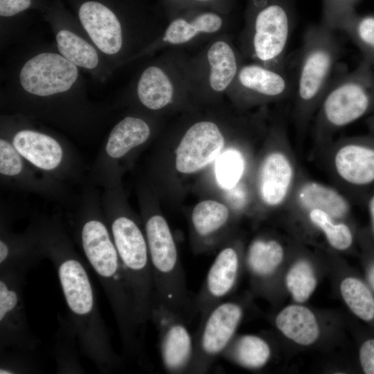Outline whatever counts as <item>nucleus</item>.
I'll use <instances>...</instances> for the list:
<instances>
[{
	"instance_id": "f8f14e48",
	"label": "nucleus",
	"mask_w": 374,
	"mask_h": 374,
	"mask_svg": "<svg viewBox=\"0 0 374 374\" xmlns=\"http://www.w3.org/2000/svg\"><path fill=\"white\" fill-rule=\"evenodd\" d=\"M241 64L232 42L225 37H215L197 57L190 58V89H205L217 94L227 91Z\"/></svg>"
},
{
	"instance_id": "bb28decb",
	"label": "nucleus",
	"mask_w": 374,
	"mask_h": 374,
	"mask_svg": "<svg viewBox=\"0 0 374 374\" xmlns=\"http://www.w3.org/2000/svg\"><path fill=\"white\" fill-rule=\"evenodd\" d=\"M336 30L344 33L359 49L362 60L374 66V15L355 11L338 24Z\"/></svg>"
},
{
	"instance_id": "2eb2a0df",
	"label": "nucleus",
	"mask_w": 374,
	"mask_h": 374,
	"mask_svg": "<svg viewBox=\"0 0 374 374\" xmlns=\"http://www.w3.org/2000/svg\"><path fill=\"white\" fill-rule=\"evenodd\" d=\"M224 145V136L215 123L208 120L195 123L177 148V170L185 174L199 170L218 157Z\"/></svg>"
},
{
	"instance_id": "39448f33",
	"label": "nucleus",
	"mask_w": 374,
	"mask_h": 374,
	"mask_svg": "<svg viewBox=\"0 0 374 374\" xmlns=\"http://www.w3.org/2000/svg\"><path fill=\"white\" fill-rule=\"evenodd\" d=\"M319 127L336 130L374 109V66L362 60L353 69L334 75L319 105Z\"/></svg>"
},
{
	"instance_id": "393cba45",
	"label": "nucleus",
	"mask_w": 374,
	"mask_h": 374,
	"mask_svg": "<svg viewBox=\"0 0 374 374\" xmlns=\"http://www.w3.org/2000/svg\"><path fill=\"white\" fill-rule=\"evenodd\" d=\"M271 356L269 344L260 336H235L222 357L245 368L257 369L264 366Z\"/></svg>"
},
{
	"instance_id": "cd10ccee",
	"label": "nucleus",
	"mask_w": 374,
	"mask_h": 374,
	"mask_svg": "<svg viewBox=\"0 0 374 374\" xmlns=\"http://www.w3.org/2000/svg\"><path fill=\"white\" fill-rule=\"evenodd\" d=\"M342 297L350 310L360 319L374 323V291L357 277L346 278L340 286Z\"/></svg>"
},
{
	"instance_id": "412c9836",
	"label": "nucleus",
	"mask_w": 374,
	"mask_h": 374,
	"mask_svg": "<svg viewBox=\"0 0 374 374\" xmlns=\"http://www.w3.org/2000/svg\"><path fill=\"white\" fill-rule=\"evenodd\" d=\"M277 328L287 338L301 345H310L319 337L316 318L306 307L291 305L283 309L276 317Z\"/></svg>"
},
{
	"instance_id": "aec40b11",
	"label": "nucleus",
	"mask_w": 374,
	"mask_h": 374,
	"mask_svg": "<svg viewBox=\"0 0 374 374\" xmlns=\"http://www.w3.org/2000/svg\"><path fill=\"white\" fill-rule=\"evenodd\" d=\"M229 220V209L222 203L211 199L198 203L191 215L193 231L199 240L198 248L202 250L213 245Z\"/></svg>"
},
{
	"instance_id": "e433bc0d",
	"label": "nucleus",
	"mask_w": 374,
	"mask_h": 374,
	"mask_svg": "<svg viewBox=\"0 0 374 374\" xmlns=\"http://www.w3.org/2000/svg\"><path fill=\"white\" fill-rule=\"evenodd\" d=\"M31 0H0V15L10 17L28 9Z\"/></svg>"
},
{
	"instance_id": "423d86ee",
	"label": "nucleus",
	"mask_w": 374,
	"mask_h": 374,
	"mask_svg": "<svg viewBox=\"0 0 374 374\" xmlns=\"http://www.w3.org/2000/svg\"><path fill=\"white\" fill-rule=\"evenodd\" d=\"M78 19L87 36L101 54L112 60H126L151 46L154 41L128 30L118 15L105 4L93 0L83 2Z\"/></svg>"
},
{
	"instance_id": "4be33fe9",
	"label": "nucleus",
	"mask_w": 374,
	"mask_h": 374,
	"mask_svg": "<svg viewBox=\"0 0 374 374\" xmlns=\"http://www.w3.org/2000/svg\"><path fill=\"white\" fill-rule=\"evenodd\" d=\"M57 51L79 68L94 71L100 65L103 55L89 38L78 32L62 28L55 31Z\"/></svg>"
},
{
	"instance_id": "ea45409f",
	"label": "nucleus",
	"mask_w": 374,
	"mask_h": 374,
	"mask_svg": "<svg viewBox=\"0 0 374 374\" xmlns=\"http://www.w3.org/2000/svg\"><path fill=\"white\" fill-rule=\"evenodd\" d=\"M368 210L371 219V226L373 232L374 233V194L372 195L368 199Z\"/></svg>"
},
{
	"instance_id": "c9c22d12",
	"label": "nucleus",
	"mask_w": 374,
	"mask_h": 374,
	"mask_svg": "<svg viewBox=\"0 0 374 374\" xmlns=\"http://www.w3.org/2000/svg\"><path fill=\"white\" fill-rule=\"evenodd\" d=\"M359 362L366 374H374V337L366 339L359 350Z\"/></svg>"
},
{
	"instance_id": "c756f323",
	"label": "nucleus",
	"mask_w": 374,
	"mask_h": 374,
	"mask_svg": "<svg viewBox=\"0 0 374 374\" xmlns=\"http://www.w3.org/2000/svg\"><path fill=\"white\" fill-rule=\"evenodd\" d=\"M308 215L310 221L323 231L332 247L345 250L352 245L353 235L346 224L336 222L334 217L321 210H310Z\"/></svg>"
},
{
	"instance_id": "473e14b6",
	"label": "nucleus",
	"mask_w": 374,
	"mask_h": 374,
	"mask_svg": "<svg viewBox=\"0 0 374 374\" xmlns=\"http://www.w3.org/2000/svg\"><path fill=\"white\" fill-rule=\"evenodd\" d=\"M360 0H322L321 23L336 30L338 24L355 10ZM337 31V30H336Z\"/></svg>"
},
{
	"instance_id": "1a4fd4ad",
	"label": "nucleus",
	"mask_w": 374,
	"mask_h": 374,
	"mask_svg": "<svg viewBox=\"0 0 374 374\" xmlns=\"http://www.w3.org/2000/svg\"><path fill=\"white\" fill-rule=\"evenodd\" d=\"M180 53L169 51L140 73L136 94L145 107L163 109L173 102L178 91L190 89V58Z\"/></svg>"
},
{
	"instance_id": "72a5a7b5",
	"label": "nucleus",
	"mask_w": 374,
	"mask_h": 374,
	"mask_svg": "<svg viewBox=\"0 0 374 374\" xmlns=\"http://www.w3.org/2000/svg\"><path fill=\"white\" fill-rule=\"evenodd\" d=\"M19 152L6 140H0V172L3 175H18L22 169Z\"/></svg>"
},
{
	"instance_id": "7ed1b4c3",
	"label": "nucleus",
	"mask_w": 374,
	"mask_h": 374,
	"mask_svg": "<svg viewBox=\"0 0 374 374\" xmlns=\"http://www.w3.org/2000/svg\"><path fill=\"white\" fill-rule=\"evenodd\" d=\"M295 0H252L253 12L242 36L244 53L253 62L285 69L295 20Z\"/></svg>"
},
{
	"instance_id": "9d476101",
	"label": "nucleus",
	"mask_w": 374,
	"mask_h": 374,
	"mask_svg": "<svg viewBox=\"0 0 374 374\" xmlns=\"http://www.w3.org/2000/svg\"><path fill=\"white\" fill-rule=\"evenodd\" d=\"M187 317L153 296L150 319L159 335L163 366L169 373H190L195 353V340L187 326Z\"/></svg>"
},
{
	"instance_id": "6e6552de",
	"label": "nucleus",
	"mask_w": 374,
	"mask_h": 374,
	"mask_svg": "<svg viewBox=\"0 0 374 374\" xmlns=\"http://www.w3.org/2000/svg\"><path fill=\"white\" fill-rule=\"evenodd\" d=\"M79 69L58 51H40L20 65L15 85L25 93L37 98L64 94L80 83Z\"/></svg>"
},
{
	"instance_id": "f3484780",
	"label": "nucleus",
	"mask_w": 374,
	"mask_h": 374,
	"mask_svg": "<svg viewBox=\"0 0 374 374\" xmlns=\"http://www.w3.org/2000/svg\"><path fill=\"white\" fill-rule=\"evenodd\" d=\"M294 171L288 157L273 152L264 159L260 170L258 188L263 202L269 206L281 204L290 192Z\"/></svg>"
},
{
	"instance_id": "5701e85b",
	"label": "nucleus",
	"mask_w": 374,
	"mask_h": 374,
	"mask_svg": "<svg viewBox=\"0 0 374 374\" xmlns=\"http://www.w3.org/2000/svg\"><path fill=\"white\" fill-rule=\"evenodd\" d=\"M297 199L307 211L321 210L335 219L343 217L349 210L348 202L341 193L316 181L305 183L299 190Z\"/></svg>"
},
{
	"instance_id": "a878e982",
	"label": "nucleus",
	"mask_w": 374,
	"mask_h": 374,
	"mask_svg": "<svg viewBox=\"0 0 374 374\" xmlns=\"http://www.w3.org/2000/svg\"><path fill=\"white\" fill-rule=\"evenodd\" d=\"M283 249L276 240L256 239L247 251L246 265L255 278L266 280L276 272L283 259Z\"/></svg>"
},
{
	"instance_id": "0eeeda50",
	"label": "nucleus",
	"mask_w": 374,
	"mask_h": 374,
	"mask_svg": "<svg viewBox=\"0 0 374 374\" xmlns=\"http://www.w3.org/2000/svg\"><path fill=\"white\" fill-rule=\"evenodd\" d=\"M243 316L244 308L238 300L225 299L200 319L190 373L209 371L235 337Z\"/></svg>"
},
{
	"instance_id": "6ab92c4d",
	"label": "nucleus",
	"mask_w": 374,
	"mask_h": 374,
	"mask_svg": "<svg viewBox=\"0 0 374 374\" xmlns=\"http://www.w3.org/2000/svg\"><path fill=\"white\" fill-rule=\"evenodd\" d=\"M12 143L23 157L44 170L55 168L62 159V149L59 143L53 137L37 131H19L14 136Z\"/></svg>"
},
{
	"instance_id": "58836bf2",
	"label": "nucleus",
	"mask_w": 374,
	"mask_h": 374,
	"mask_svg": "<svg viewBox=\"0 0 374 374\" xmlns=\"http://www.w3.org/2000/svg\"><path fill=\"white\" fill-rule=\"evenodd\" d=\"M366 277L368 285L374 291V260L368 265L366 269Z\"/></svg>"
},
{
	"instance_id": "f704fd0d",
	"label": "nucleus",
	"mask_w": 374,
	"mask_h": 374,
	"mask_svg": "<svg viewBox=\"0 0 374 374\" xmlns=\"http://www.w3.org/2000/svg\"><path fill=\"white\" fill-rule=\"evenodd\" d=\"M0 374L26 373L35 371V364L21 355H2Z\"/></svg>"
},
{
	"instance_id": "f257e3e1",
	"label": "nucleus",
	"mask_w": 374,
	"mask_h": 374,
	"mask_svg": "<svg viewBox=\"0 0 374 374\" xmlns=\"http://www.w3.org/2000/svg\"><path fill=\"white\" fill-rule=\"evenodd\" d=\"M56 269L71 322L82 353L102 372L113 371L121 359L114 350L98 310L85 265L64 247L46 248Z\"/></svg>"
},
{
	"instance_id": "20e7f679",
	"label": "nucleus",
	"mask_w": 374,
	"mask_h": 374,
	"mask_svg": "<svg viewBox=\"0 0 374 374\" xmlns=\"http://www.w3.org/2000/svg\"><path fill=\"white\" fill-rule=\"evenodd\" d=\"M154 283V296L187 318L193 314V301L186 286L184 271L169 225L160 215L145 222Z\"/></svg>"
},
{
	"instance_id": "7c9ffc66",
	"label": "nucleus",
	"mask_w": 374,
	"mask_h": 374,
	"mask_svg": "<svg viewBox=\"0 0 374 374\" xmlns=\"http://www.w3.org/2000/svg\"><path fill=\"white\" fill-rule=\"evenodd\" d=\"M285 283L294 300L303 303L314 292L317 280L311 265L306 261L301 260L290 269Z\"/></svg>"
},
{
	"instance_id": "a19ab883",
	"label": "nucleus",
	"mask_w": 374,
	"mask_h": 374,
	"mask_svg": "<svg viewBox=\"0 0 374 374\" xmlns=\"http://www.w3.org/2000/svg\"><path fill=\"white\" fill-rule=\"evenodd\" d=\"M197 1H210V0H197Z\"/></svg>"
},
{
	"instance_id": "2f4dec72",
	"label": "nucleus",
	"mask_w": 374,
	"mask_h": 374,
	"mask_svg": "<svg viewBox=\"0 0 374 374\" xmlns=\"http://www.w3.org/2000/svg\"><path fill=\"white\" fill-rule=\"evenodd\" d=\"M243 170V160L236 150H229L217 157L215 175L218 184L229 189L235 186Z\"/></svg>"
},
{
	"instance_id": "4468645a",
	"label": "nucleus",
	"mask_w": 374,
	"mask_h": 374,
	"mask_svg": "<svg viewBox=\"0 0 374 374\" xmlns=\"http://www.w3.org/2000/svg\"><path fill=\"white\" fill-rule=\"evenodd\" d=\"M229 91L249 101L277 100L294 91V81L285 69L253 62L242 64Z\"/></svg>"
},
{
	"instance_id": "9b49d317",
	"label": "nucleus",
	"mask_w": 374,
	"mask_h": 374,
	"mask_svg": "<svg viewBox=\"0 0 374 374\" xmlns=\"http://www.w3.org/2000/svg\"><path fill=\"white\" fill-rule=\"evenodd\" d=\"M25 275L0 271V348L30 353L39 344L27 320L23 288Z\"/></svg>"
},
{
	"instance_id": "dca6fc26",
	"label": "nucleus",
	"mask_w": 374,
	"mask_h": 374,
	"mask_svg": "<svg viewBox=\"0 0 374 374\" xmlns=\"http://www.w3.org/2000/svg\"><path fill=\"white\" fill-rule=\"evenodd\" d=\"M334 166L346 182L357 187L374 183V137L344 144L336 152Z\"/></svg>"
},
{
	"instance_id": "f03ea898",
	"label": "nucleus",
	"mask_w": 374,
	"mask_h": 374,
	"mask_svg": "<svg viewBox=\"0 0 374 374\" xmlns=\"http://www.w3.org/2000/svg\"><path fill=\"white\" fill-rule=\"evenodd\" d=\"M337 32L321 22L303 35L293 91L301 120L319 106L334 76L341 53Z\"/></svg>"
},
{
	"instance_id": "4c0bfd02",
	"label": "nucleus",
	"mask_w": 374,
	"mask_h": 374,
	"mask_svg": "<svg viewBox=\"0 0 374 374\" xmlns=\"http://www.w3.org/2000/svg\"><path fill=\"white\" fill-rule=\"evenodd\" d=\"M229 199L233 204V206L235 208H240L243 206V203L245 199V194L243 189L240 186H234L231 188H229Z\"/></svg>"
},
{
	"instance_id": "ddd939ff",
	"label": "nucleus",
	"mask_w": 374,
	"mask_h": 374,
	"mask_svg": "<svg viewBox=\"0 0 374 374\" xmlns=\"http://www.w3.org/2000/svg\"><path fill=\"white\" fill-rule=\"evenodd\" d=\"M242 267L238 248L223 247L211 264L198 294L193 301V313L202 318L212 308L226 299L238 283Z\"/></svg>"
},
{
	"instance_id": "b1692460",
	"label": "nucleus",
	"mask_w": 374,
	"mask_h": 374,
	"mask_svg": "<svg viewBox=\"0 0 374 374\" xmlns=\"http://www.w3.org/2000/svg\"><path fill=\"white\" fill-rule=\"evenodd\" d=\"M149 125L137 117L127 116L109 134L106 152L112 158L122 157L131 149L145 142L150 135Z\"/></svg>"
},
{
	"instance_id": "a211bd4d",
	"label": "nucleus",
	"mask_w": 374,
	"mask_h": 374,
	"mask_svg": "<svg viewBox=\"0 0 374 374\" xmlns=\"http://www.w3.org/2000/svg\"><path fill=\"white\" fill-rule=\"evenodd\" d=\"M223 26L222 18L214 12H203L189 20L179 17L170 22L159 40L169 46H182L202 37L214 36L223 30Z\"/></svg>"
},
{
	"instance_id": "c85d7f7f",
	"label": "nucleus",
	"mask_w": 374,
	"mask_h": 374,
	"mask_svg": "<svg viewBox=\"0 0 374 374\" xmlns=\"http://www.w3.org/2000/svg\"><path fill=\"white\" fill-rule=\"evenodd\" d=\"M78 341L70 321L60 322L57 333L55 356L57 371L64 373H80L82 369L78 358L75 341Z\"/></svg>"
}]
</instances>
